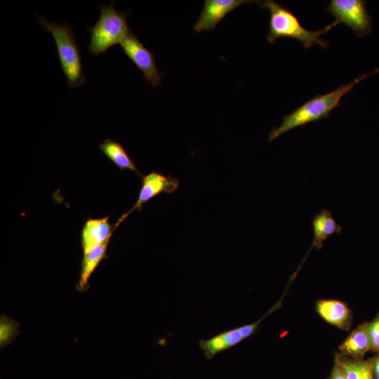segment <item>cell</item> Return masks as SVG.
Returning a JSON list of instances; mask_svg holds the SVG:
<instances>
[{
	"label": "cell",
	"mask_w": 379,
	"mask_h": 379,
	"mask_svg": "<svg viewBox=\"0 0 379 379\" xmlns=\"http://www.w3.org/2000/svg\"><path fill=\"white\" fill-rule=\"evenodd\" d=\"M379 69L360 76L350 83L323 95H319L309 100L291 114L285 115L281 125L274 128L270 133L268 141L271 142L279 135L301 126L328 117L331 112L337 107L342 98L359 81L368 76L376 74Z\"/></svg>",
	"instance_id": "cell-1"
},
{
	"label": "cell",
	"mask_w": 379,
	"mask_h": 379,
	"mask_svg": "<svg viewBox=\"0 0 379 379\" xmlns=\"http://www.w3.org/2000/svg\"><path fill=\"white\" fill-rule=\"evenodd\" d=\"M261 7L270 11L269 32L267 39L271 44L279 38H290L299 41L305 48L314 45L327 48L328 42L320 38V35L327 32L338 25L335 21L325 28L317 31L305 29L298 18L289 9L272 0L258 1Z\"/></svg>",
	"instance_id": "cell-2"
},
{
	"label": "cell",
	"mask_w": 379,
	"mask_h": 379,
	"mask_svg": "<svg viewBox=\"0 0 379 379\" xmlns=\"http://www.w3.org/2000/svg\"><path fill=\"white\" fill-rule=\"evenodd\" d=\"M37 21L49 32L55 42L58 54L67 84L71 88H78L86 81L81 55L76 41L72 26L48 21L36 15Z\"/></svg>",
	"instance_id": "cell-3"
},
{
	"label": "cell",
	"mask_w": 379,
	"mask_h": 379,
	"mask_svg": "<svg viewBox=\"0 0 379 379\" xmlns=\"http://www.w3.org/2000/svg\"><path fill=\"white\" fill-rule=\"evenodd\" d=\"M100 18L96 23L87 28L91 34L88 51L93 55L105 53L116 44H121L131 31L127 25V12L117 11L114 1L99 6Z\"/></svg>",
	"instance_id": "cell-4"
},
{
	"label": "cell",
	"mask_w": 379,
	"mask_h": 379,
	"mask_svg": "<svg viewBox=\"0 0 379 379\" xmlns=\"http://www.w3.org/2000/svg\"><path fill=\"white\" fill-rule=\"evenodd\" d=\"M327 11L335 18V22L350 27L359 37L367 35L371 29V17L362 0H331Z\"/></svg>",
	"instance_id": "cell-5"
},
{
	"label": "cell",
	"mask_w": 379,
	"mask_h": 379,
	"mask_svg": "<svg viewBox=\"0 0 379 379\" xmlns=\"http://www.w3.org/2000/svg\"><path fill=\"white\" fill-rule=\"evenodd\" d=\"M125 55L140 70L144 79L154 87L161 84V73L157 68L154 54L131 31L120 44Z\"/></svg>",
	"instance_id": "cell-6"
},
{
	"label": "cell",
	"mask_w": 379,
	"mask_h": 379,
	"mask_svg": "<svg viewBox=\"0 0 379 379\" xmlns=\"http://www.w3.org/2000/svg\"><path fill=\"white\" fill-rule=\"evenodd\" d=\"M262 320V319H260L253 324L225 331L208 339L201 340L199 345L204 352L205 358L211 359L217 354L230 349L248 338L257 331Z\"/></svg>",
	"instance_id": "cell-7"
},
{
	"label": "cell",
	"mask_w": 379,
	"mask_h": 379,
	"mask_svg": "<svg viewBox=\"0 0 379 379\" xmlns=\"http://www.w3.org/2000/svg\"><path fill=\"white\" fill-rule=\"evenodd\" d=\"M179 187V180L170 175H165L157 171H152L142 177V185L137 201L134 206L119 220L123 222L134 210L140 211L143 204L161 193L170 194Z\"/></svg>",
	"instance_id": "cell-8"
},
{
	"label": "cell",
	"mask_w": 379,
	"mask_h": 379,
	"mask_svg": "<svg viewBox=\"0 0 379 379\" xmlns=\"http://www.w3.org/2000/svg\"><path fill=\"white\" fill-rule=\"evenodd\" d=\"M248 0H206L194 29L197 32L213 31L218 22L229 13Z\"/></svg>",
	"instance_id": "cell-9"
},
{
	"label": "cell",
	"mask_w": 379,
	"mask_h": 379,
	"mask_svg": "<svg viewBox=\"0 0 379 379\" xmlns=\"http://www.w3.org/2000/svg\"><path fill=\"white\" fill-rule=\"evenodd\" d=\"M119 225V224L117 222L112 226L109 222L108 216L101 218H89L84 225L81 234V244L84 253L110 239Z\"/></svg>",
	"instance_id": "cell-10"
},
{
	"label": "cell",
	"mask_w": 379,
	"mask_h": 379,
	"mask_svg": "<svg viewBox=\"0 0 379 379\" xmlns=\"http://www.w3.org/2000/svg\"><path fill=\"white\" fill-rule=\"evenodd\" d=\"M312 228L314 239L309 252L314 247L321 249L324 241L328 237L335 233L340 234L342 231V227L327 209H323L314 215L312 219Z\"/></svg>",
	"instance_id": "cell-11"
},
{
	"label": "cell",
	"mask_w": 379,
	"mask_h": 379,
	"mask_svg": "<svg viewBox=\"0 0 379 379\" xmlns=\"http://www.w3.org/2000/svg\"><path fill=\"white\" fill-rule=\"evenodd\" d=\"M99 148L121 171L130 170L142 177L136 168L135 162L129 157L125 148L119 142L107 138L100 144Z\"/></svg>",
	"instance_id": "cell-12"
},
{
	"label": "cell",
	"mask_w": 379,
	"mask_h": 379,
	"mask_svg": "<svg viewBox=\"0 0 379 379\" xmlns=\"http://www.w3.org/2000/svg\"><path fill=\"white\" fill-rule=\"evenodd\" d=\"M319 315L329 324L343 328L350 320V311L347 305L338 300H323L317 305Z\"/></svg>",
	"instance_id": "cell-13"
},
{
	"label": "cell",
	"mask_w": 379,
	"mask_h": 379,
	"mask_svg": "<svg viewBox=\"0 0 379 379\" xmlns=\"http://www.w3.org/2000/svg\"><path fill=\"white\" fill-rule=\"evenodd\" d=\"M340 349L345 354L354 357H361L371 350L368 324H362L353 331Z\"/></svg>",
	"instance_id": "cell-14"
},
{
	"label": "cell",
	"mask_w": 379,
	"mask_h": 379,
	"mask_svg": "<svg viewBox=\"0 0 379 379\" xmlns=\"http://www.w3.org/2000/svg\"><path fill=\"white\" fill-rule=\"evenodd\" d=\"M109 240L110 239H107L102 244L93 248L88 252L84 253L81 274L77 285V290L82 291L87 288L91 275L106 255V251Z\"/></svg>",
	"instance_id": "cell-15"
},
{
	"label": "cell",
	"mask_w": 379,
	"mask_h": 379,
	"mask_svg": "<svg viewBox=\"0 0 379 379\" xmlns=\"http://www.w3.org/2000/svg\"><path fill=\"white\" fill-rule=\"evenodd\" d=\"M374 361L340 358L337 360V364L344 371L346 379H373Z\"/></svg>",
	"instance_id": "cell-16"
},
{
	"label": "cell",
	"mask_w": 379,
	"mask_h": 379,
	"mask_svg": "<svg viewBox=\"0 0 379 379\" xmlns=\"http://www.w3.org/2000/svg\"><path fill=\"white\" fill-rule=\"evenodd\" d=\"M20 332V324L15 320L1 315L0 319L1 349L13 342Z\"/></svg>",
	"instance_id": "cell-17"
},
{
	"label": "cell",
	"mask_w": 379,
	"mask_h": 379,
	"mask_svg": "<svg viewBox=\"0 0 379 379\" xmlns=\"http://www.w3.org/2000/svg\"><path fill=\"white\" fill-rule=\"evenodd\" d=\"M368 333L371 339V350L379 352V314L373 321L368 323Z\"/></svg>",
	"instance_id": "cell-18"
},
{
	"label": "cell",
	"mask_w": 379,
	"mask_h": 379,
	"mask_svg": "<svg viewBox=\"0 0 379 379\" xmlns=\"http://www.w3.org/2000/svg\"><path fill=\"white\" fill-rule=\"evenodd\" d=\"M331 379H346L344 371L338 364L332 371Z\"/></svg>",
	"instance_id": "cell-19"
},
{
	"label": "cell",
	"mask_w": 379,
	"mask_h": 379,
	"mask_svg": "<svg viewBox=\"0 0 379 379\" xmlns=\"http://www.w3.org/2000/svg\"><path fill=\"white\" fill-rule=\"evenodd\" d=\"M373 376L375 379H379V356L374 361Z\"/></svg>",
	"instance_id": "cell-20"
}]
</instances>
